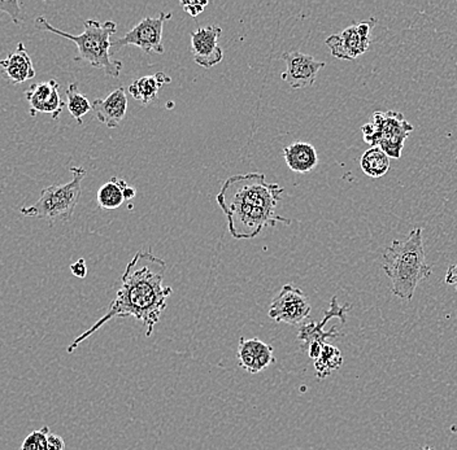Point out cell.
Here are the masks:
<instances>
[{
  "mask_svg": "<svg viewBox=\"0 0 457 450\" xmlns=\"http://www.w3.org/2000/svg\"><path fill=\"white\" fill-rule=\"evenodd\" d=\"M165 273L166 262L164 260L155 256L151 251L138 252L125 268L121 288L108 311L86 333L75 339L66 352L73 353L79 344L113 318L134 317L144 326L146 336L150 338L166 308L168 297L173 293L171 287L163 286Z\"/></svg>",
  "mask_w": 457,
  "mask_h": 450,
  "instance_id": "cell-1",
  "label": "cell"
},
{
  "mask_svg": "<svg viewBox=\"0 0 457 450\" xmlns=\"http://www.w3.org/2000/svg\"><path fill=\"white\" fill-rule=\"evenodd\" d=\"M284 193L277 183L266 182L262 173L231 175L218 193L217 204L234 239H253L266 227L290 225L291 219L275 213Z\"/></svg>",
  "mask_w": 457,
  "mask_h": 450,
  "instance_id": "cell-2",
  "label": "cell"
},
{
  "mask_svg": "<svg viewBox=\"0 0 457 450\" xmlns=\"http://www.w3.org/2000/svg\"><path fill=\"white\" fill-rule=\"evenodd\" d=\"M382 268L392 283L395 296L405 301L414 299L418 283L431 275L426 262L422 228L414 227L405 240H392L382 255Z\"/></svg>",
  "mask_w": 457,
  "mask_h": 450,
  "instance_id": "cell-3",
  "label": "cell"
},
{
  "mask_svg": "<svg viewBox=\"0 0 457 450\" xmlns=\"http://www.w3.org/2000/svg\"><path fill=\"white\" fill-rule=\"evenodd\" d=\"M38 30L54 32L66 38L76 44L78 55L75 61H86L91 66L103 69L106 75L113 78L120 75L122 63L110 56L109 50L112 48L110 37L117 32V25L113 21L99 22L97 20H85V30L79 35H72L69 32L56 29L43 16H39L35 21Z\"/></svg>",
  "mask_w": 457,
  "mask_h": 450,
  "instance_id": "cell-4",
  "label": "cell"
},
{
  "mask_svg": "<svg viewBox=\"0 0 457 450\" xmlns=\"http://www.w3.org/2000/svg\"><path fill=\"white\" fill-rule=\"evenodd\" d=\"M70 173L73 175L70 182L46 187L38 202L32 206H22L20 213L25 217L44 219L50 226L56 222H69L82 193L81 183L88 174L86 169L81 166L70 168Z\"/></svg>",
  "mask_w": 457,
  "mask_h": 450,
  "instance_id": "cell-5",
  "label": "cell"
},
{
  "mask_svg": "<svg viewBox=\"0 0 457 450\" xmlns=\"http://www.w3.org/2000/svg\"><path fill=\"white\" fill-rule=\"evenodd\" d=\"M414 128L400 112H374L361 131L364 140L371 147H380L389 157L400 159L404 143Z\"/></svg>",
  "mask_w": 457,
  "mask_h": 450,
  "instance_id": "cell-6",
  "label": "cell"
},
{
  "mask_svg": "<svg viewBox=\"0 0 457 450\" xmlns=\"http://www.w3.org/2000/svg\"><path fill=\"white\" fill-rule=\"evenodd\" d=\"M377 20L355 22L339 34H333L327 39L330 52L339 60H355L360 55L365 54L369 48L370 32L376 26Z\"/></svg>",
  "mask_w": 457,
  "mask_h": 450,
  "instance_id": "cell-7",
  "label": "cell"
},
{
  "mask_svg": "<svg viewBox=\"0 0 457 450\" xmlns=\"http://www.w3.org/2000/svg\"><path fill=\"white\" fill-rule=\"evenodd\" d=\"M172 19V13L162 12L157 17H146L138 22L130 32L122 38L112 42V48H120L125 46H137L146 54L165 52L163 44L164 23Z\"/></svg>",
  "mask_w": 457,
  "mask_h": 450,
  "instance_id": "cell-8",
  "label": "cell"
},
{
  "mask_svg": "<svg viewBox=\"0 0 457 450\" xmlns=\"http://www.w3.org/2000/svg\"><path fill=\"white\" fill-rule=\"evenodd\" d=\"M311 313V302L300 288L291 284L283 286L281 292L274 297L269 308V318L277 323H289L298 326L308 318Z\"/></svg>",
  "mask_w": 457,
  "mask_h": 450,
  "instance_id": "cell-9",
  "label": "cell"
},
{
  "mask_svg": "<svg viewBox=\"0 0 457 450\" xmlns=\"http://www.w3.org/2000/svg\"><path fill=\"white\" fill-rule=\"evenodd\" d=\"M281 57L287 66L281 78L294 90L313 86L318 72L325 68L324 61H318L313 56L299 51L283 52Z\"/></svg>",
  "mask_w": 457,
  "mask_h": 450,
  "instance_id": "cell-10",
  "label": "cell"
},
{
  "mask_svg": "<svg viewBox=\"0 0 457 450\" xmlns=\"http://www.w3.org/2000/svg\"><path fill=\"white\" fill-rule=\"evenodd\" d=\"M222 29L217 25H208L206 28H199L191 35V52L194 61L199 66L211 69L224 60V51L218 46V38L221 37Z\"/></svg>",
  "mask_w": 457,
  "mask_h": 450,
  "instance_id": "cell-11",
  "label": "cell"
},
{
  "mask_svg": "<svg viewBox=\"0 0 457 450\" xmlns=\"http://www.w3.org/2000/svg\"><path fill=\"white\" fill-rule=\"evenodd\" d=\"M59 88L60 85L56 79L38 82L29 87L25 92V97L30 106V116L34 117L38 113H46L51 115L54 119H57L66 106L59 94Z\"/></svg>",
  "mask_w": 457,
  "mask_h": 450,
  "instance_id": "cell-12",
  "label": "cell"
},
{
  "mask_svg": "<svg viewBox=\"0 0 457 450\" xmlns=\"http://www.w3.org/2000/svg\"><path fill=\"white\" fill-rule=\"evenodd\" d=\"M237 355L240 367L250 374H257L275 362L272 345L264 343L257 338H240Z\"/></svg>",
  "mask_w": 457,
  "mask_h": 450,
  "instance_id": "cell-13",
  "label": "cell"
},
{
  "mask_svg": "<svg viewBox=\"0 0 457 450\" xmlns=\"http://www.w3.org/2000/svg\"><path fill=\"white\" fill-rule=\"evenodd\" d=\"M351 309V305L346 304L343 306H340L338 304L337 296H334L331 301H330V309L327 311L324 320L320 323H307L302 329L300 333L298 335V340L303 342L302 348L307 349L311 344H327V339L330 338H338L339 333H337V329H333L331 331H324V326L327 324V322L330 318H339L342 322H346V314L349 313Z\"/></svg>",
  "mask_w": 457,
  "mask_h": 450,
  "instance_id": "cell-14",
  "label": "cell"
},
{
  "mask_svg": "<svg viewBox=\"0 0 457 450\" xmlns=\"http://www.w3.org/2000/svg\"><path fill=\"white\" fill-rule=\"evenodd\" d=\"M93 110L99 122L109 129H116L128 112V97L124 87L112 91L106 99H97L93 103Z\"/></svg>",
  "mask_w": 457,
  "mask_h": 450,
  "instance_id": "cell-15",
  "label": "cell"
},
{
  "mask_svg": "<svg viewBox=\"0 0 457 450\" xmlns=\"http://www.w3.org/2000/svg\"><path fill=\"white\" fill-rule=\"evenodd\" d=\"M0 66L4 75L11 81L13 85H20L35 77L32 57L28 54L22 42L17 44L14 52L8 55L7 59L0 60Z\"/></svg>",
  "mask_w": 457,
  "mask_h": 450,
  "instance_id": "cell-16",
  "label": "cell"
},
{
  "mask_svg": "<svg viewBox=\"0 0 457 450\" xmlns=\"http://www.w3.org/2000/svg\"><path fill=\"white\" fill-rule=\"evenodd\" d=\"M283 157L290 170L295 173L312 172L318 164L317 150L311 143L295 141L283 150Z\"/></svg>",
  "mask_w": 457,
  "mask_h": 450,
  "instance_id": "cell-17",
  "label": "cell"
},
{
  "mask_svg": "<svg viewBox=\"0 0 457 450\" xmlns=\"http://www.w3.org/2000/svg\"><path fill=\"white\" fill-rule=\"evenodd\" d=\"M172 78L165 73H156L153 75H146L139 79H135L130 86L129 92L135 100L141 101L143 106H147L153 100H156L159 90L163 85L171 84Z\"/></svg>",
  "mask_w": 457,
  "mask_h": 450,
  "instance_id": "cell-18",
  "label": "cell"
},
{
  "mask_svg": "<svg viewBox=\"0 0 457 450\" xmlns=\"http://www.w3.org/2000/svg\"><path fill=\"white\" fill-rule=\"evenodd\" d=\"M128 187L125 179L112 177L108 182L104 183L97 193V203L100 209L113 211L120 208L125 202L124 190Z\"/></svg>",
  "mask_w": 457,
  "mask_h": 450,
  "instance_id": "cell-19",
  "label": "cell"
},
{
  "mask_svg": "<svg viewBox=\"0 0 457 450\" xmlns=\"http://www.w3.org/2000/svg\"><path fill=\"white\" fill-rule=\"evenodd\" d=\"M361 170L371 178H381L390 169V157L380 147H370L360 159Z\"/></svg>",
  "mask_w": 457,
  "mask_h": 450,
  "instance_id": "cell-20",
  "label": "cell"
},
{
  "mask_svg": "<svg viewBox=\"0 0 457 450\" xmlns=\"http://www.w3.org/2000/svg\"><path fill=\"white\" fill-rule=\"evenodd\" d=\"M66 107L72 117L76 119L78 125H84V119L90 110H93V104L85 97L76 82L70 84L66 88Z\"/></svg>",
  "mask_w": 457,
  "mask_h": 450,
  "instance_id": "cell-21",
  "label": "cell"
},
{
  "mask_svg": "<svg viewBox=\"0 0 457 450\" xmlns=\"http://www.w3.org/2000/svg\"><path fill=\"white\" fill-rule=\"evenodd\" d=\"M342 364H343L342 352L334 345L327 343L324 345L320 357L315 361L317 376L320 379H324L330 375L334 370H338Z\"/></svg>",
  "mask_w": 457,
  "mask_h": 450,
  "instance_id": "cell-22",
  "label": "cell"
},
{
  "mask_svg": "<svg viewBox=\"0 0 457 450\" xmlns=\"http://www.w3.org/2000/svg\"><path fill=\"white\" fill-rule=\"evenodd\" d=\"M50 427L44 426L38 431H34L26 439L23 440L20 450H46L47 449V438L50 435Z\"/></svg>",
  "mask_w": 457,
  "mask_h": 450,
  "instance_id": "cell-23",
  "label": "cell"
},
{
  "mask_svg": "<svg viewBox=\"0 0 457 450\" xmlns=\"http://www.w3.org/2000/svg\"><path fill=\"white\" fill-rule=\"evenodd\" d=\"M0 11L10 14L12 21L14 22L16 25H21L25 20V12L22 11L21 3L17 0H13V1L0 0Z\"/></svg>",
  "mask_w": 457,
  "mask_h": 450,
  "instance_id": "cell-24",
  "label": "cell"
},
{
  "mask_svg": "<svg viewBox=\"0 0 457 450\" xmlns=\"http://www.w3.org/2000/svg\"><path fill=\"white\" fill-rule=\"evenodd\" d=\"M181 6L185 8V11L193 16V17H197L202 12L204 11V8L208 6L207 0L204 1H181Z\"/></svg>",
  "mask_w": 457,
  "mask_h": 450,
  "instance_id": "cell-25",
  "label": "cell"
},
{
  "mask_svg": "<svg viewBox=\"0 0 457 450\" xmlns=\"http://www.w3.org/2000/svg\"><path fill=\"white\" fill-rule=\"evenodd\" d=\"M70 271H72V274L75 277H77V278H86V275H88V266H86L85 260L84 258H79L75 264H72L70 265Z\"/></svg>",
  "mask_w": 457,
  "mask_h": 450,
  "instance_id": "cell-26",
  "label": "cell"
},
{
  "mask_svg": "<svg viewBox=\"0 0 457 450\" xmlns=\"http://www.w3.org/2000/svg\"><path fill=\"white\" fill-rule=\"evenodd\" d=\"M66 448V441L61 436L50 433L47 438V449L46 450H64Z\"/></svg>",
  "mask_w": 457,
  "mask_h": 450,
  "instance_id": "cell-27",
  "label": "cell"
},
{
  "mask_svg": "<svg viewBox=\"0 0 457 450\" xmlns=\"http://www.w3.org/2000/svg\"><path fill=\"white\" fill-rule=\"evenodd\" d=\"M446 282L449 284H455L457 287V265L451 266L446 275Z\"/></svg>",
  "mask_w": 457,
  "mask_h": 450,
  "instance_id": "cell-28",
  "label": "cell"
},
{
  "mask_svg": "<svg viewBox=\"0 0 457 450\" xmlns=\"http://www.w3.org/2000/svg\"><path fill=\"white\" fill-rule=\"evenodd\" d=\"M135 193H137L135 188H134V187H130V186H128V187L124 190V197H125V200H131V199L135 197Z\"/></svg>",
  "mask_w": 457,
  "mask_h": 450,
  "instance_id": "cell-29",
  "label": "cell"
},
{
  "mask_svg": "<svg viewBox=\"0 0 457 450\" xmlns=\"http://www.w3.org/2000/svg\"><path fill=\"white\" fill-rule=\"evenodd\" d=\"M421 450H433V449H431L430 447H424V448H422V449Z\"/></svg>",
  "mask_w": 457,
  "mask_h": 450,
  "instance_id": "cell-30",
  "label": "cell"
},
{
  "mask_svg": "<svg viewBox=\"0 0 457 450\" xmlns=\"http://www.w3.org/2000/svg\"><path fill=\"white\" fill-rule=\"evenodd\" d=\"M456 162H457V159H456Z\"/></svg>",
  "mask_w": 457,
  "mask_h": 450,
  "instance_id": "cell-31",
  "label": "cell"
}]
</instances>
